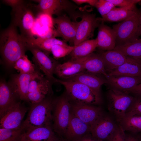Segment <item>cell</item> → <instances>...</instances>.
Returning a JSON list of instances; mask_svg holds the SVG:
<instances>
[{"instance_id":"cell-26","label":"cell","mask_w":141,"mask_h":141,"mask_svg":"<svg viewBox=\"0 0 141 141\" xmlns=\"http://www.w3.org/2000/svg\"><path fill=\"white\" fill-rule=\"evenodd\" d=\"M137 12L136 5L125 7H115L107 14L98 19L101 22H119L128 18Z\"/></svg>"},{"instance_id":"cell-12","label":"cell","mask_w":141,"mask_h":141,"mask_svg":"<svg viewBox=\"0 0 141 141\" xmlns=\"http://www.w3.org/2000/svg\"><path fill=\"white\" fill-rule=\"evenodd\" d=\"M28 108L18 102L1 118L0 127L17 129L20 128L21 122Z\"/></svg>"},{"instance_id":"cell-9","label":"cell","mask_w":141,"mask_h":141,"mask_svg":"<svg viewBox=\"0 0 141 141\" xmlns=\"http://www.w3.org/2000/svg\"><path fill=\"white\" fill-rule=\"evenodd\" d=\"M51 91L49 80L41 74L30 82L27 101L31 104L39 102L47 97Z\"/></svg>"},{"instance_id":"cell-31","label":"cell","mask_w":141,"mask_h":141,"mask_svg":"<svg viewBox=\"0 0 141 141\" xmlns=\"http://www.w3.org/2000/svg\"><path fill=\"white\" fill-rule=\"evenodd\" d=\"M119 124L124 131L141 132V114L127 113Z\"/></svg>"},{"instance_id":"cell-15","label":"cell","mask_w":141,"mask_h":141,"mask_svg":"<svg viewBox=\"0 0 141 141\" xmlns=\"http://www.w3.org/2000/svg\"><path fill=\"white\" fill-rule=\"evenodd\" d=\"M85 71L83 58H72L68 61L57 64L54 74L59 78L67 79Z\"/></svg>"},{"instance_id":"cell-20","label":"cell","mask_w":141,"mask_h":141,"mask_svg":"<svg viewBox=\"0 0 141 141\" xmlns=\"http://www.w3.org/2000/svg\"><path fill=\"white\" fill-rule=\"evenodd\" d=\"M38 4L35 5L38 13L46 14L51 16L59 15L68 7V3L66 1L60 0H35Z\"/></svg>"},{"instance_id":"cell-24","label":"cell","mask_w":141,"mask_h":141,"mask_svg":"<svg viewBox=\"0 0 141 141\" xmlns=\"http://www.w3.org/2000/svg\"><path fill=\"white\" fill-rule=\"evenodd\" d=\"M100 55L103 61L107 72L117 68L125 63L137 60L126 56L114 50L106 51Z\"/></svg>"},{"instance_id":"cell-11","label":"cell","mask_w":141,"mask_h":141,"mask_svg":"<svg viewBox=\"0 0 141 141\" xmlns=\"http://www.w3.org/2000/svg\"><path fill=\"white\" fill-rule=\"evenodd\" d=\"M27 49L33 55L32 59L36 66L44 74L47 78L53 80V75L57 64L56 62L50 57L47 53L35 46L26 45Z\"/></svg>"},{"instance_id":"cell-35","label":"cell","mask_w":141,"mask_h":141,"mask_svg":"<svg viewBox=\"0 0 141 141\" xmlns=\"http://www.w3.org/2000/svg\"><path fill=\"white\" fill-rule=\"evenodd\" d=\"M116 6L108 0H99L95 7L102 17L107 14Z\"/></svg>"},{"instance_id":"cell-43","label":"cell","mask_w":141,"mask_h":141,"mask_svg":"<svg viewBox=\"0 0 141 141\" xmlns=\"http://www.w3.org/2000/svg\"><path fill=\"white\" fill-rule=\"evenodd\" d=\"M126 141H138L135 137L132 136L130 135L126 136Z\"/></svg>"},{"instance_id":"cell-29","label":"cell","mask_w":141,"mask_h":141,"mask_svg":"<svg viewBox=\"0 0 141 141\" xmlns=\"http://www.w3.org/2000/svg\"><path fill=\"white\" fill-rule=\"evenodd\" d=\"M114 50L126 56L141 60V38L127 44L116 46Z\"/></svg>"},{"instance_id":"cell-7","label":"cell","mask_w":141,"mask_h":141,"mask_svg":"<svg viewBox=\"0 0 141 141\" xmlns=\"http://www.w3.org/2000/svg\"><path fill=\"white\" fill-rule=\"evenodd\" d=\"M71 104L68 97L62 96L54 101L52 110L53 128L60 136H64L68 124Z\"/></svg>"},{"instance_id":"cell-18","label":"cell","mask_w":141,"mask_h":141,"mask_svg":"<svg viewBox=\"0 0 141 141\" xmlns=\"http://www.w3.org/2000/svg\"><path fill=\"white\" fill-rule=\"evenodd\" d=\"M98 47L106 51L114 50L116 46V35L113 28L102 22L98 26Z\"/></svg>"},{"instance_id":"cell-45","label":"cell","mask_w":141,"mask_h":141,"mask_svg":"<svg viewBox=\"0 0 141 141\" xmlns=\"http://www.w3.org/2000/svg\"><path fill=\"white\" fill-rule=\"evenodd\" d=\"M140 36H141V13L140 17Z\"/></svg>"},{"instance_id":"cell-22","label":"cell","mask_w":141,"mask_h":141,"mask_svg":"<svg viewBox=\"0 0 141 141\" xmlns=\"http://www.w3.org/2000/svg\"><path fill=\"white\" fill-rule=\"evenodd\" d=\"M82 58L83 66L86 71L94 74L102 75L106 79L108 77L109 75L100 54L92 53Z\"/></svg>"},{"instance_id":"cell-17","label":"cell","mask_w":141,"mask_h":141,"mask_svg":"<svg viewBox=\"0 0 141 141\" xmlns=\"http://www.w3.org/2000/svg\"><path fill=\"white\" fill-rule=\"evenodd\" d=\"M90 126L75 116L71 112L64 136L68 141H73L90 133Z\"/></svg>"},{"instance_id":"cell-37","label":"cell","mask_w":141,"mask_h":141,"mask_svg":"<svg viewBox=\"0 0 141 141\" xmlns=\"http://www.w3.org/2000/svg\"><path fill=\"white\" fill-rule=\"evenodd\" d=\"M116 7H125L134 5L140 2V0H108Z\"/></svg>"},{"instance_id":"cell-4","label":"cell","mask_w":141,"mask_h":141,"mask_svg":"<svg viewBox=\"0 0 141 141\" xmlns=\"http://www.w3.org/2000/svg\"><path fill=\"white\" fill-rule=\"evenodd\" d=\"M36 12L38 13L35 5L25 2L12 10V24L19 28L22 36L28 37L33 36L32 30Z\"/></svg>"},{"instance_id":"cell-6","label":"cell","mask_w":141,"mask_h":141,"mask_svg":"<svg viewBox=\"0 0 141 141\" xmlns=\"http://www.w3.org/2000/svg\"><path fill=\"white\" fill-rule=\"evenodd\" d=\"M108 108L119 123L126 115L135 98L127 93L111 87L107 94Z\"/></svg>"},{"instance_id":"cell-38","label":"cell","mask_w":141,"mask_h":141,"mask_svg":"<svg viewBox=\"0 0 141 141\" xmlns=\"http://www.w3.org/2000/svg\"><path fill=\"white\" fill-rule=\"evenodd\" d=\"M127 113L141 114V97L135 98Z\"/></svg>"},{"instance_id":"cell-2","label":"cell","mask_w":141,"mask_h":141,"mask_svg":"<svg viewBox=\"0 0 141 141\" xmlns=\"http://www.w3.org/2000/svg\"><path fill=\"white\" fill-rule=\"evenodd\" d=\"M54 101L46 97L42 101L31 104L27 118L22 123V132L51 125Z\"/></svg>"},{"instance_id":"cell-32","label":"cell","mask_w":141,"mask_h":141,"mask_svg":"<svg viewBox=\"0 0 141 141\" xmlns=\"http://www.w3.org/2000/svg\"><path fill=\"white\" fill-rule=\"evenodd\" d=\"M13 67L20 72V73L31 74L35 72V66L29 60L27 55L21 57L15 63Z\"/></svg>"},{"instance_id":"cell-42","label":"cell","mask_w":141,"mask_h":141,"mask_svg":"<svg viewBox=\"0 0 141 141\" xmlns=\"http://www.w3.org/2000/svg\"><path fill=\"white\" fill-rule=\"evenodd\" d=\"M126 92L127 93L130 92L137 95L141 96V83Z\"/></svg>"},{"instance_id":"cell-40","label":"cell","mask_w":141,"mask_h":141,"mask_svg":"<svg viewBox=\"0 0 141 141\" xmlns=\"http://www.w3.org/2000/svg\"><path fill=\"white\" fill-rule=\"evenodd\" d=\"M73 2L78 5L83 3H87L90 5L95 7L98 1L97 0H73Z\"/></svg>"},{"instance_id":"cell-5","label":"cell","mask_w":141,"mask_h":141,"mask_svg":"<svg viewBox=\"0 0 141 141\" xmlns=\"http://www.w3.org/2000/svg\"><path fill=\"white\" fill-rule=\"evenodd\" d=\"M140 14L138 11L113 26V29L116 35V46L127 44L138 39L140 36Z\"/></svg>"},{"instance_id":"cell-10","label":"cell","mask_w":141,"mask_h":141,"mask_svg":"<svg viewBox=\"0 0 141 141\" xmlns=\"http://www.w3.org/2000/svg\"><path fill=\"white\" fill-rule=\"evenodd\" d=\"M118 126L110 117L103 114L91 125L90 133L98 141H108Z\"/></svg>"},{"instance_id":"cell-34","label":"cell","mask_w":141,"mask_h":141,"mask_svg":"<svg viewBox=\"0 0 141 141\" xmlns=\"http://www.w3.org/2000/svg\"><path fill=\"white\" fill-rule=\"evenodd\" d=\"M75 46L66 45L56 44L54 45L51 50L54 58L58 59L65 57L70 54L74 49Z\"/></svg>"},{"instance_id":"cell-36","label":"cell","mask_w":141,"mask_h":141,"mask_svg":"<svg viewBox=\"0 0 141 141\" xmlns=\"http://www.w3.org/2000/svg\"><path fill=\"white\" fill-rule=\"evenodd\" d=\"M124 131L119 125L108 141H126Z\"/></svg>"},{"instance_id":"cell-44","label":"cell","mask_w":141,"mask_h":141,"mask_svg":"<svg viewBox=\"0 0 141 141\" xmlns=\"http://www.w3.org/2000/svg\"><path fill=\"white\" fill-rule=\"evenodd\" d=\"M50 141H63L55 136Z\"/></svg>"},{"instance_id":"cell-25","label":"cell","mask_w":141,"mask_h":141,"mask_svg":"<svg viewBox=\"0 0 141 141\" xmlns=\"http://www.w3.org/2000/svg\"><path fill=\"white\" fill-rule=\"evenodd\" d=\"M75 81L82 83L100 93L102 85L107 83V80L94 74L85 71L66 80Z\"/></svg>"},{"instance_id":"cell-27","label":"cell","mask_w":141,"mask_h":141,"mask_svg":"<svg viewBox=\"0 0 141 141\" xmlns=\"http://www.w3.org/2000/svg\"><path fill=\"white\" fill-rule=\"evenodd\" d=\"M111 76L141 77V60L125 63L113 70L107 71Z\"/></svg>"},{"instance_id":"cell-19","label":"cell","mask_w":141,"mask_h":141,"mask_svg":"<svg viewBox=\"0 0 141 141\" xmlns=\"http://www.w3.org/2000/svg\"><path fill=\"white\" fill-rule=\"evenodd\" d=\"M16 97H17L9 83L3 80H1L0 118L18 102Z\"/></svg>"},{"instance_id":"cell-13","label":"cell","mask_w":141,"mask_h":141,"mask_svg":"<svg viewBox=\"0 0 141 141\" xmlns=\"http://www.w3.org/2000/svg\"><path fill=\"white\" fill-rule=\"evenodd\" d=\"M71 104V112L90 126L103 114L102 108L99 107L84 104Z\"/></svg>"},{"instance_id":"cell-28","label":"cell","mask_w":141,"mask_h":141,"mask_svg":"<svg viewBox=\"0 0 141 141\" xmlns=\"http://www.w3.org/2000/svg\"><path fill=\"white\" fill-rule=\"evenodd\" d=\"M22 37L26 45L37 47L46 53L50 52L51 48L54 45L67 44L63 41L55 37L36 38L33 36L28 37Z\"/></svg>"},{"instance_id":"cell-3","label":"cell","mask_w":141,"mask_h":141,"mask_svg":"<svg viewBox=\"0 0 141 141\" xmlns=\"http://www.w3.org/2000/svg\"><path fill=\"white\" fill-rule=\"evenodd\" d=\"M54 81L64 86L68 97L73 101L74 103L93 105L99 104L101 102L100 93L82 83L75 81L63 80L56 78Z\"/></svg>"},{"instance_id":"cell-21","label":"cell","mask_w":141,"mask_h":141,"mask_svg":"<svg viewBox=\"0 0 141 141\" xmlns=\"http://www.w3.org/2000/svg\"><path fill=\"white\" fill-rule=\"evenodd\" d=\"M55 136L50 125L22 132L20 141H50Z\"/></svg>"},{"instance_id":"cell-14","label":"cell","mask_w":141,"mask_h":141,"mask_svg":"<svg viewBox=\"0 0 141 141\" xmlns=\"http://www.w3.org/2000/svg\"><path fill=\"white\" fill-rule=\"evenodd\" d=\"M41 74L37 70L32 74H16L12 77L9 83L18 98L21 100L27 101L30 82Z\"/></svg>"},{"instance_id":"cell-30","label":"cell","mask_w":141,"mask_h":141,"mask_svg":"<svg viewBox=\"0 0 141 141\" xmlns=\"http://www.w3.org/2000/svg\"><path fill=\"white\" fill-rule=\"evenodd\" d=\"M75 46L70 53L72 58L85 57L92 53L98 47L97 40V38L88 40Z\"/></svg>"},{"instance_id":"cell-8","label":"cell","mask_w":141,"mask_h":141,"mask_svg":"<svg viewBox=\"0 0 141 141\" xmlns=\"http://www.w3.org/2000/svg\"><path fill=\"white\" fill-rule=\"evenodd\" d=\"M100 22L94 14L87 13L83 14L81 20L78 22L73 42L74 46H77L91 37Z\"/></svg>"},{"instance_id":"cell-16","label":"cell","mask_w":141,"mask_h":141,"mask_svg":"<svg viewBox=\"0 0 141 141\" xmlns=\"http://www.w3.org/2000/svg\"><path fill=\"white\" fill-rule=\"evenodd\" d=\"M53 24L56 26V31L58 36L67 41L73 42L78 22H73L67 16H59L53 19Z\"/></svg>"},{"instance_id":"cell-41","label":"cell","mask_w":141,"mask_h":141,"mask_svg":"<svg viewBox=\"0 0 141 141\" xmlns=\"http://www.w3.org/2000/svg\"><path fill=\"white\" fill-rule=\"evenodd\" d=\"M73 141H98L92 136L90 133Z\"/></svg>"},{"instance_id":"cell-39","label":"cell","mask_w":141,"mask_h":141,"mask_svg":"<svg viewBox=\"0 0 141 141\" xmlns=\"http://www.w3.org/2000/svg\"><path fill=\"white\" fill-rule=\"evenodd\" d=\"M2 1L4 3L11 7L12 10L19 7L25 2L24 1L22 0H4Z\"/></svg>"},{"instance_id":"cell-23","label":"cell","mask_w":141,"mask_h":141,"mask_svg":"<svg viewBox=\"0 0 141 141\" xmlns=\"http://www.w3.org/2000/svg\"><path fill=\"white\" fill-rule=\"evenodd\" d=\"M106 80L111 87L126 92L141 83V77L109 76Z\"/></svg>"},{"instance_id":"cell-33","label":"cell","mask_w":141,"mask_h":141,"mask_svg":"<svg viewBox=\"0 0 141 141\" xmlns=\"http://www.w3.org/2000/svg\"><path fill=\"white\" fill-rule=\"evenodd\" d=\"M22 131L17 129L0 127V141H20Z\"/></svg>"},{"instance_id":"cell-1","label":"cell","mask_w":141,"mask_h":141,"mask_svg":"<svg viewBox=\"0 0 141 141\" xmlns=\"http://www.w3.org/2000/svg\"><path fill=\"white\" fill-rule=\"evenodd\" d=\"M0 52L7 65L13 66L15 62L25 55L27 48L16 27L11 25L1 33Z\"/></svg>"}]
</instances>
